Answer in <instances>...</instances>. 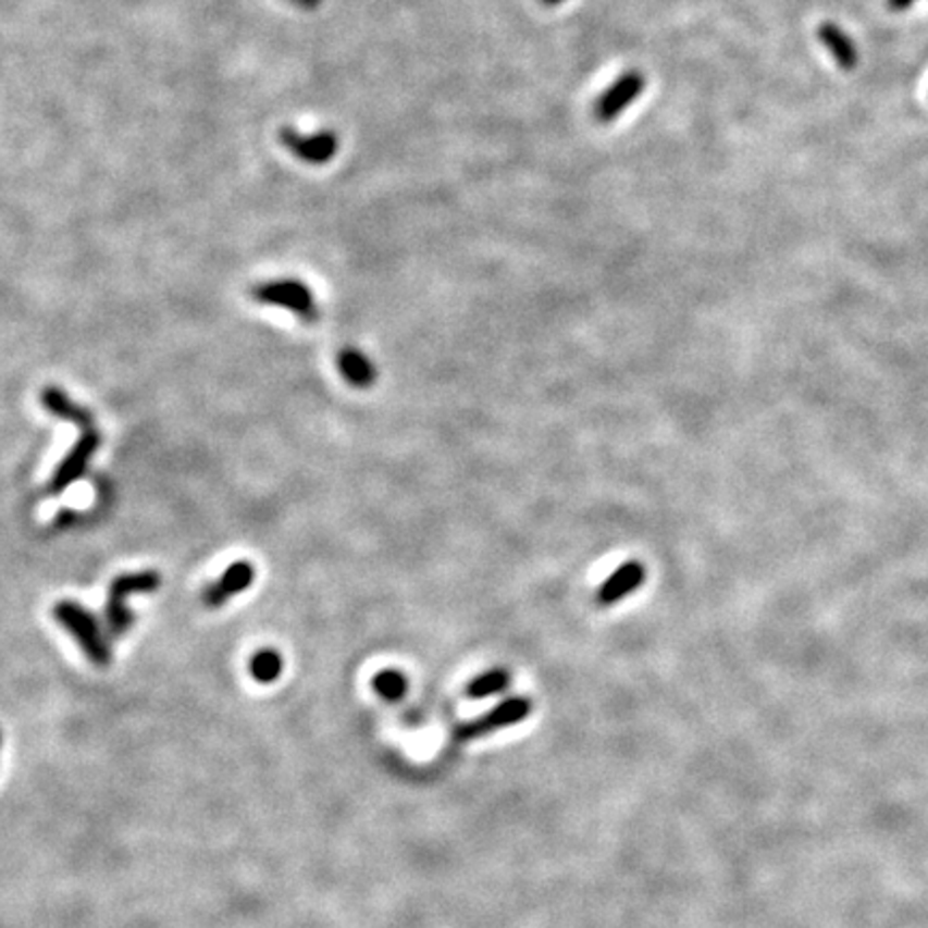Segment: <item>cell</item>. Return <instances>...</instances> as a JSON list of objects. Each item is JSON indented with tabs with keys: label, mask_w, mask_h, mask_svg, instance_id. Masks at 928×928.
<instances>
[{
	"label": "cell",
	"mask_w": 928,
	"mask_h": 928,
	"mask_svg": "<svg viewBox=\"0 0 928 928\" xmlns=\"http://www.w3.org/2000/svg\"><path fill=\"white\" fill-rule=\"evenodd\" d=\"M54 619L74 636V641L81 645L86 658L95 667L106 669L112 663L110 643L95 615L86 610L85 606L72 599H61L54 606Z\"/></svg>",
	"instance_id": "6da1fadb"
},
{
	"label": "cell",
	"mask_w": 928,
	"mask_h": 928,
	"mask_svg": "<svg viewBox=\"0 0 928 928\" xmlns=\"http://www.w3.org/2000/svg\"><path fill=\"white\" fill-rule=\"evenodd\" d=\"M162 577L156 570L123 574L112 581L106 604V626L112 636H123L134 626V613L127 608L129 593H153L160 590Z\"/></svg>",
	"instance_id": "7a4b0ae2"
},
{
	"label": "cell",
	"mask_w": 928,
	"mask_h": 928,
	"mask_svg": "<svg viewBox=\"0 0 928 928\" xmlns=\"http://www.w3.org/2000/svg\"><path fill=\"white\" fill-rule=\"evenodd\" d=\"M533 714V703L527 696H511L502 701L499 705H495L491 712L471 718L462 725H458L454 729V740L456 742H475L482 740L486 735H493L497 731H504L509 727L520 725L522 720H527Z\"/></svg>",
	"instance_id": "3957f363"
},
{
	"label": "cell",
	"mask_w": 928,
	"mask_h": 928,
	"mask_svg": "<svg viewBox=\"0 0 928 928\" xmlns=\"http://www.w3.org/2000/svg\"><path fill=\"white\" fill-rule=\"evenodd\" d=\"M252 297L267 306H280L299 317L304 323H314L319 319V308L312 290L297 280H275L253 286Z\"/></svg>",
	"instance_id": "277c9868"
},
{
	"label": "cell",
	"mask_w": 928,
	"mask_h": 928,
	"mask_svg": "<svg viewBox=\"0 0 928 928\" xmlns=\"http://www.w3.org/2000/svg\"><path fill=\"white\" fill-rule=\"evenodd\" d=\"M647 86L645 76L639 70H630L621 74L613 85L608 86L593 103V116L597 123H613L619 114L628 110V106L643 95Z\"/></svg>",
	"instance_id": "5b68a950"
},
{
	"label": "cell",
	"mask_w": 928,
	"mask_h": 928,
	"mask_svg": "<svg viewBox=\"0 0 928 928\" xmlns=\"http://www.w3.org/2000/svg\"><path fill=\"white\" fill-rule=\"evenodd\" d=\"M99 445H101V434L95 425L88 430H83V436L78 438L74 449L63 458V462L54 471L48 491L52 495H59L65 488H70L78 478H83L86 469H88V462L95 456V451L99 449Z\"/></svg>",
	"instance_id": "8992f818"
},
{
	"label": "cell",
	"mask_w": 928,
	"mask_h": 928,
	"mask_svg": "<svg viewBox=\"0 0 928 928\" xmlns=\"http://www.w3.org/2000/svg\"><path fill=\"white\" fill-rule=\"evenodd\" d=\"M282 145L299 160L321 166L334 160L338 153V136L334 132H319V134H299L297 129L284 127L280 132Z\"/></svg>",
	"instance_id": "52a82bcc"
},
{
	"label": "cell",
	"mask_w": 928,
	"mask_h": 928,
	"mask_svg": "<svg viewBox=\"0 0 928 928\" xmlns=\"http://www.w3.org/2000/svg\"><path fill=\"white\" fill-rule=\"evenodd\" d=\"M647 579L645 566L641 561H626L621 564L595 593V602L599 606H615L630 593L643 587Z\"/></svg>",
	"instance_id": "ba28073f"
},
{
	"label": "cell",
	"mask_w": 928,
	"mask_h": 928,
	"mask_svg": "<svg viewBox=\"0 0 928 928\" xmlns=\"http://www.w3.org/2000/svg\"><path fill=\"white\" fill-rule=\"evenodd\" d=\"M253 577H256V572H253V566L250 561L231 564L228 570L202 593L205 606H209V608L224 606L233 595L248 590L253 583Z\"/></svg>",
	"instance_id": "9c48e42d"
},
{
	"label": "cell",
	"mask_w": 928,
	"mask_h": 928,
	"mask_svg": "<svg viewBox=\"0 0 928 928\" xmlns=\"http://www.w3.org/2000/svg\"><path fill=\"white\" fill-rule=\"evenodd\" d=\"M338 370L342 379L359 389L372 387L376 381V368L368 355L357 348H344L338 355Z\"/></svg>",
	"instance_id": "30bf717a"
},
{
	"label": "cell",
	"mask_w": 928,
	"mask_h": 928,
	"mask_svg": "<svg viewBox=\"0 0 928 928\" xmlns=\"http://www.w3.org/2000/svg\"><path fill=\"white\" fill-rule=\"evenodd\" d=\"M41 405L46 407L48 413H52L54 418L67 420V422L81 425L83 430L92 428V416L88 409H83L81 405H76L65 392H61L59 387H48L41 394Z\"/></svg>",
	"instance_id": "8fae6325"
},
{
	"label": "cell",
	"mask_w": 928,
	"mask_h": 928,
	"mask_svg": "<svg viewBox=\"0 0 928 928\" xmlns=\"http://www.w3.org/2000/svg\"><path fill=\"white\" fill-rule=\"evenodd\" d=\"M819 41L830 50V54L834 57V61L843 70H853L857 65V50H855L853 41L849 39V35L837 24H832V22L821 24L819 26Z\"/></svg>",
	"instance_id": "7c38bea8"
},
{
	"label": "cell",
	"mask_w": 928,
	"mask_h": 928,
	"mask_svg": "<svg viewBox=\"0 0 928 928\" xmlns=\"http://www.w3.org/2000/svg\"><path fill=\"white\" fill-rule=\"evenodd\" d=\"M509 685H511V673L507 669H504V667L491 669V671L473 677L469 681L467 696L473 698V701H482V698H488V696L506 692Z\"/></svg>",
	"instance_id": "4fadbf2b"
},
{
	"label": "cell",
	"mask_w": 928,
	"mask_h": 928,
	"mask_svg": "<svg viewBox=\"0 0 928 928\" xmlns=\"http://www.w3.org/2000/svg\"><path fill=\"white\" fill-rule=\"evenodd\" d=\"M372 688L383 701L398 703L409 692V679L398 669H383L372 677Z\"/></svg>",
	"instance_id": "5bb4252c"
},
{
	"label": "cell",
	"mask_w": 928,
	"mask_h": 928,
	"mask_svg": "<svg viewBox=\"0 0 928 928\" xmlns=\"http://www.w3.org/2000/svg\"><path fill=\"white\" fill-rule=\"evenodd\" d=\"M284 671V660L280 656V652L275 649H258L250 660V676L258 683H273L277 681Z\"/></svg>",
	"instance_id": "9a60e30c"
},
{
	"label": "cell",
	"mask_w": 928,
	"mask_h": 928,
	"mask_svg": "<svg viewBox=\"0 0 928 928\" xmlns=\"http://www.w3.org/2000/svg\"><path fill=\"white\" fill-rule=\"evenodd\" d=\"M288 2H293L299 9H317L321 4V0H288Z\"/></svg>",
	"instance_id": "2e32d148"
},
{
	"label": "cell",
	"mask_w": 928,
	"mask_h": 928,
	"mask_svg": "<svg viewBox=\"0 0 928 928\" xmlns=\"http://www.w3.org/2000/svg\"><path fill=\"white\" fill-rule=\"evenodd\" d=\"M916 0H890V7L892 9H896V11H903V9H907V7H912Z\"/></svg>",
	"instance_id": "e0dca14e"
},
{
	"label": "cell",
	"mask_w": 928,
	"mask_h": 928,
	"mask_svg": "<svg viewBox=\"0 0 928 928\" xmlns=\"http://www.w3.org/2000/svg\"><path fill=\"white\" fill-rule=\"evenodd\" d=\"M544 7H557V4H561V2H566V0H540Z\"/></svg>",
	"instance_id": "ac0fdd59"
},
{
	"label": "cell",
	"mask_w": 928,
	"mask_h": 928,
	"mask_svg": "<svg viewBox=\"0 0 928 928\" xmlns=\"http://www.w3.org/2000/svg\"><path fill=\"white\" fill-rule=\"evenodd\" d=\"M0 748H2V733H0Z\"/></svg>",
	"instance_id": "d6986e66"
}]
</instances>
